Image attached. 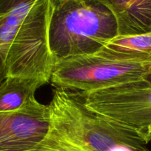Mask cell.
<instances>
[{
	"label": "cell",
	"mask_w": 151,
	"mask_h": 151,
	"mask_svg": "<svg viewBox=\"0 0 151 151\" xmlns=\"http://www.w3.org/2000/svg\"><path fill=\"white\" fill-rule=\"evenodd\" d=\"M150 145H151V142H150Z\"/></svg>",
	"instance_id": "cell-12"
},
{
	"label": "cell",
	"mask_w": 151,
	"mask_h": 151,
	"mask_svg": "<svg viewBox=\"0 0 151 151\" xmlns=\"http://www.w3.org/2000/svg\"><path fill=\"white\" fill-rule=\"evenodd\" d=\"M50 125L32 151H151L129 128L87 109L77 94L53 90Z\"/></svg>",
	"instance_id": "cell-1"
},
{
	"label": "cell",
	"mask_w": 151,
	"mask_h": 151,
	"mask_svg": "<svg viewBox=\"0 0 151 151\" xmlns=\"http://www.w3.org/2000/svg\"><path fill=\"white\" fill-rule=\"evenodd\" d=\"M113 13L118 35L151 32V0H105Z\"/></svg>",
	"instance_id": "cell-7"
},
{
	"label": "cell",
	"mask_w": 151,
	"mask_h": 151,
	"mask_svg": "<svg viewBox=\"0 0 151 151\" xmlns=\"http://www.w3.org/2000/svg\"><path fill=\"white\" fill-rule=\"evenodd\" d=\"M151 63L115 60L97 52L56 60L50 82L56 88L86 94L146 79Z\"/></svg>",
	"instance_id": "cell-4"
},
{
	"label": "cell",
	"mask_w": 151,
	"mask_h": 151,
	"mask_svg": "<svg viewBox=\"0 0 151 151\" xmlns=\"http://www.w3.org/2000/svg\"><path fill=\"white\" fill-rule=\"evenodd\" d=\"M146 80H147V81H149V82L151 83V72L149 74V75H147V76Z\"/></svg>",
	"instance_id": "cell-11"
},
{
	"label": "cell",
	"mask_w": 151,
	"mask_h": 151,
	"mask_svg": "<svg viewBox=\"0 0 151 151\" xmlns=\"http://www.w3.org/2000/svg\"><path fill=\"white\" fill-rule=\"evenodd\" d=\"M50 109L35 96L22 108L0 112V151H32L50 125Z\"/></svg>",
	"instance_id": "cell-6"
},
{
	"label": "cell",
	"mask_w": 151,
	"mask_h": 151,
	"mask_svg": "<svg viewBox=\"0 0 151 151\" xmlns=\"http://www.w3.org/2000/svg\"><path fill=\"white\" fill-rule=\"evenodd\" d=\"M6 77H7V75H6V71L5 69H4V63H3L2 59L0 57V83H1Z\"/></svg>",
	"instance_id": "cell-10"
},
{
	"label": "cell",
	"mask_w": 151,
	"mask_h": 151,
	"mask_svg": "<svg viewBox=\"0 0 151 151\" xmlns=\"http://www.w3.org/2000/svg\"><path fill=\"white\" fill-rule=\"evenodd\" d=\"M44 81L22 77H6L0 83V112L13 111L26 104Z\"/></svg>",
	"instance_id": "cell-9"
},
{
	"label": "cell",
	"mask_w": 151,
	"mask_h": 151,
	"mask_svg": "<svg viewBox=\"0 0 151 151\" xmlns=\"http://www.w3.org/2000/svg\"><path fill=\"white\" fill-rule=\"evenodd\" d=\"M50 0H0V57L7 77L50 81Z\"/></svg>",
	"instance_id": "cell-2"
},
{
	"label": "cell",
	"mask_w": 151,
	"mask_h": 151,
	"mask_svg": "<svg viewBox=\"0 0 151 151\" xmlns=\"http://www.w3.org/2000/svg\"><path fill=\"white\" fill-rule=\"evenodd\" d=\"M77 94L92 111L151 142V83L146 79Z\"/></svg>",
	"instance_id": "cell-5"
},
{
	"label": "cell",
	"mask_w": 151,
	"mask_h": 151,
	"mask_svg": "<svg viewBox=\"0 0 151 151\" xmlns=\"http://www.w3.org/2000/svg\"><path fill=\"white\" fill-rule=\"evenodd\" d=\"M96 52L115 60L151 63V32L116 35Z\"/></svg>",
	"instance_id": "cell-8"
},
{
	"label": "cell",
	"mask_w": 151,
	"mask_h": 151,
	"mask_svg": "<svg viewBox=\"0 0 151 151\" xmlns=\"http://www.w3.org/2000/svg\"><path fill=\"white\" fill-rule=\"evenodd\" d=\"M50 46L56 60L99 51L118 35L105 0H50Z\"/></svg>",
	"instance_id": "cell-3"
}]
</instances>
